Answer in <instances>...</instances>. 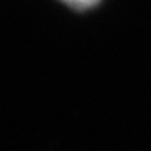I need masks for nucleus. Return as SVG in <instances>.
I'll return each instance as SVG.
<instances>
[{
  "instance_id": "nucleus-1",
  "label": "nucleus",
  "mask_w": 151,
  "mask_h": 151,
  "mask_svg": "<svg viewBox=\"0 0 151 151\" xmlns=\"http://www.w3.org/2000/svg\"><path fill=\"white\" fill-rule=\"evenodd\" d=\"M61 2L68 3L76 10H87V8H92L93 5H96L100 0H61Z\"/></svg>"
}]
</instances>
